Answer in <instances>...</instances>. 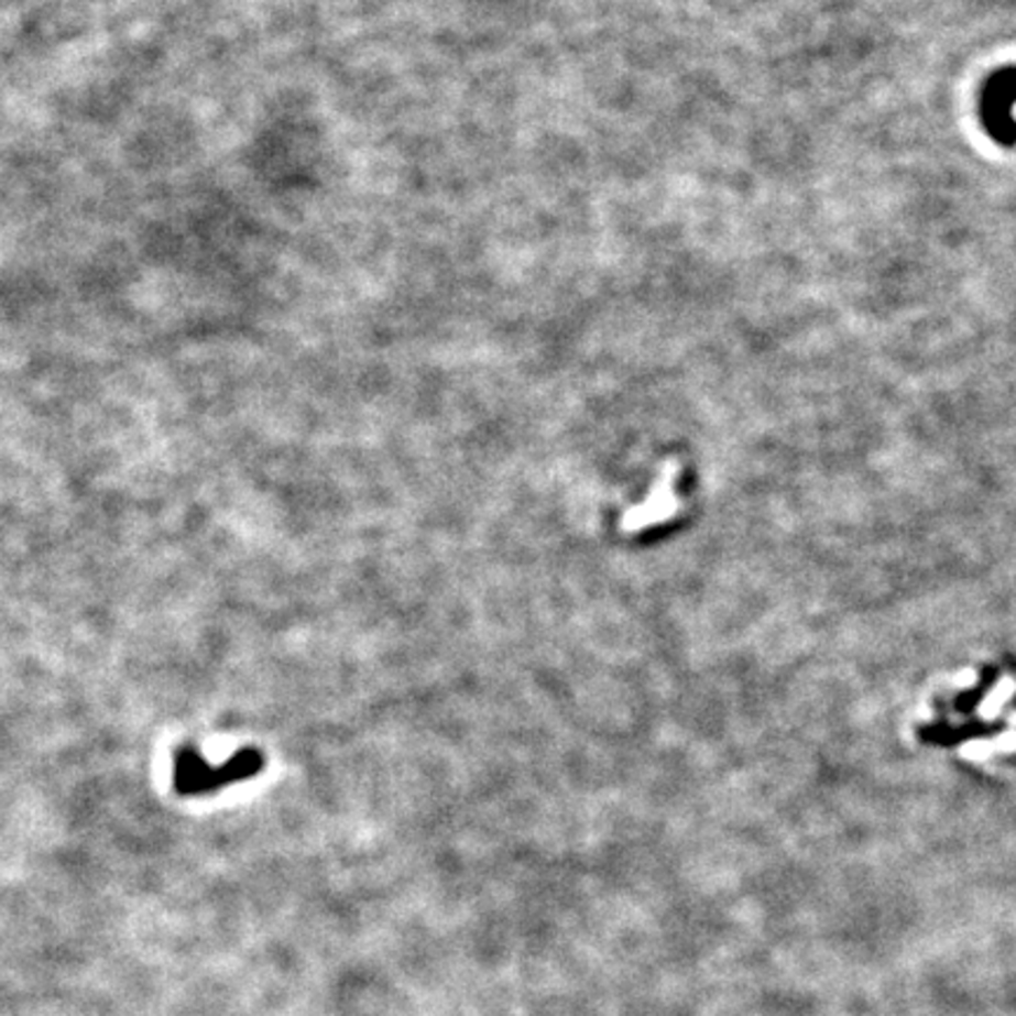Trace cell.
Returning a JSON list of instances; mask_svg holds the SVG:
<instances>
[{
	"instance_id": "obj_1",
	"label": "cell",
	"mask_w": 1016,
	"mask_h": 1016,
	"mask_svg": "<svg viewBox=\"0 0 1016 1016\" xmlns=\"http://www.w3.org/2000/svg\"><path fill=\"white\" fill-rule=\"evenodd\" d=\"M260 767L262 755L256 751H238L229 763L210 765L196 749H182L175 761V790L179 796H205L252 777Z\"/></svg>"
},
{
	"instance_id": "obj_2",
	"label": "cell",
	"mask_w": 1016,
	"mask_h": 1016,
	"mask_svg": "<svg viewBox=\"0 0 1016 1016\" xmlns=\"http://www.w3.org/2000/svg\"><path fill=\"white\" fill-rule=\"evenodd\" d=\"M1016 66L993 74L981 92V120L993 142L1001 146L1016 144Z\"/></svg>"
}]
</instances>
